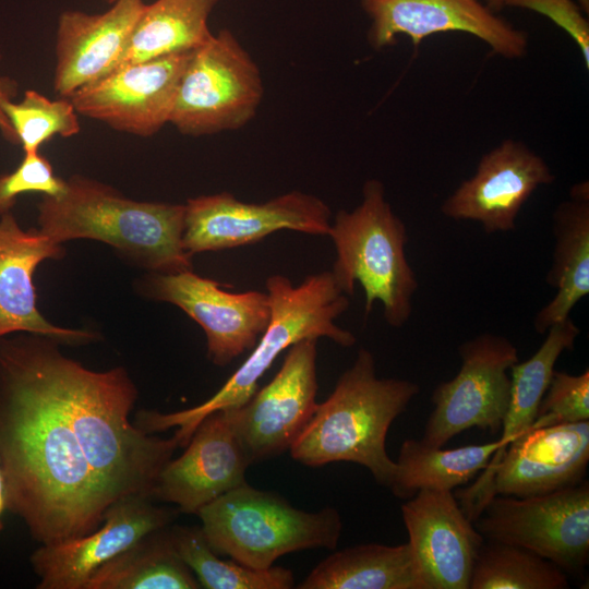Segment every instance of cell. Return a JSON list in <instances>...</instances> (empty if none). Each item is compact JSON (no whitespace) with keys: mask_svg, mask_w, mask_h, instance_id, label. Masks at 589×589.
I'll return each mask as SVG.
<instances>
[{"mask_svg":"<svg viewBox=\"0 0 589 589\" xmlns=\"http://www.w3.org/2000/svg\"><path fill=\"white\" fill-rule=\"evenodd\" d=\"M0 461L8 512L39 544L93 532L113 505L56 392L44 336L0 339Z\"/></svg>","mask_w":589,"mask_h":589,"instance_id":"obj_1","label":"cell"},{"mask_svg":"<svg viewBox=\"0 0 589 589\" xmlns=\"http://www.w3.org/2000/svg\"><path fill=\"white\" fill-rule=\"evenodd\" d=\"M271 317L251 354L227 382L202 404L173 412L143 410L136 425L147 433L176 428L179 447H185L199 424L214 411L244 404L259 388V381L277 357L296 342L326 337L341 347H352L356 336L335 324L349 308V299L337 286L330 271L308 276L293 286L283 275L266 279Z\"/></svg>","mask_w":589,"mask_h":589,"instance_id":"obj_2","label":"cell"},{"mask_svg":"<svg viewBox=\"0 0 589 589\" xmlns=\"http://www.w3.org/2000/svg\"><path fill=\"white\" fill-rule=\"evenodd\" d=\"M185 205L137 202L96 180L73 176L38 204L39 230L57 243L94 239L151 273L192 269L182 244Z\"/></svg>","mask_w":589,"mask_h":589,"instance_id":"obj_3","label":"cell"},{"mask_svg":"<svg viewBox=\"0 0 589 589\" xmlns=\"http://www.w3.org/2000/svg\"><path fill=\"white\" fill-rule=\"evenodd\" d=\"M419 392L414 382L377 377L373 354L360 348L289 448L291 457L309 467L358 464L388 488L396 462L386 452V435Z\"/></svg>","mask_w":589,"mask_h":589,"instance_id":"obj_4","label":"cell"},{"mask_svg":"<svg viewBox=\"0 0 589 589\" xmlns=\"http://www.w3.org/2000/svg\"><path fill=\"white\" fill-rule=\"evenodd\" d=\"M328 236L336 249L330 272L339 289L350 297L359 283L365 316L380 301L387 324L404 326L419 285L405 254L406 226L386 200L384 184L377 179L365 181L361 203L350 212L339 211Z\"/></svg>","mask_w":589,"mask_h":589,"instance_id":"obj_5","label":"cell"},{"mask_svg":"<svg viewBox=\"0 0 589 589\" xmlns=\"http://www.w3.org/2000/svg\"><path fill=\"white\" fill-rule=\"evenodd\" d=\"M211 548L255 569L280 556L310 549L334 550L342 530L338 510L305 512L280 495L247 482L220 495L197 514Z\"/></svg>","mask_w":589,"mask_h":589,"instance_id":"obj_6","label":"cell"},{"mask_svg":"<svg viewBox=\"0 0 589 589\" xmlns=\"http://www.w3.org/2000/svg\"><path fill=\"white\" fill-rule=\"evenodd\" d=\"M264 95L261 71L227 28L192 51L169 118L180 133L202 136L244 127Z\"/></svg>","mask_w":589,"mask_h":589,"instance_id":"obj_7","label":"cell"},{"mask_svg":"<svg viewBox=\"0 0 589 589\" xmlns=\"http://www.w3.org/2000/svg\"><path fill=\"white\" fill-rule=\"evenodd\" d=\"M473 525L484 540L521 546L581 577L589 562V483L527 497L495 495Z\"/></svg>","mask_w":589,"mask_h":589,"instance_id":"obj_8","label":"cell"},{"mask_svg":"<svg viewBox=\"0 0 589 589\" xmlns=\"http://www.w3.org/2000/svg\"><path fill=\"white\" fill-rule=\"evenodd\" d=\"M588 461L589 421L530 430L454 495L473 522L495 495L527 497L580 483Z\"/></svg>","mask_w":589,"mask_h":589,"instance_id":"obj_9","label":"cell"},{"mask_svg":"<svg viewBox=\"0 0 589 589\" xmlns=\"http://www.w3.org/2000/svg\"><path fill=\"white\" fill-rule=\"evenodd\" d=\"M458 353V373L432 393L433 410L421 441L433 447L472 428L496 433L507 411L508 371L518 362L517 347L504 336L483 333L460 345Z\"/></svg>","mask_w":589,"mask_h":589,"instance_id":"obj_10","label":"cell"},{"mask_svg":"<svg viewBox=\"0 0 589 589\" xmlns=\"http://www.w3.org/2000/svg\"><path fill=\"white\" fill-rule=\"evenodd\" d=\"M184 205L182 244L191 255L252 244L283 229L328 236L332 224L329 206L301 191L259 204L223 192L189 199Z\"/></svg>","mask_w":589,"mask_h":589,"instance_id":"obj_11","label":"cell"},{"mask_svg":"<svg viewBox=\"0 0 589 589\" xmlns=\"http://www.w3.org/2000/svg\"><path fill=\"white\" fill-rule=\"evenodd\" d=\"M317 339L288 348L273 380L241 406L225 410L250 464L280 455L302 433L317 402Z\"/></svg>","mask_w":589,"mask_h":589,"instance_id":"obj_12","label":"cell"},{"mask_svg":"<svg viewBox=\"0 0 589 589\" xmlns=\"http://www.w3.org/2000/svg\"><path fill=\"white\" fill-rule=\"evenodd\" d=\"M145 296L177 305L204 330L207 357L226 366L256 345L271 317L266 292H228L193 271L151 273L141 283Z\"/></svg>","mask_w":589,"mask_h":589,"instance_id":"obj_13","label":"cell"},{"mask_svg":"<svg viewBox=\"0 0 589 589\" xmlns=\"http://www.w3.org/2000/svg\"><path fill=\"white\" fill-rule=\"evenodd\" d=\"M192 51L119 67L71 97L79 115L115 130L152 136L169 123L178 84Z\"/></svg>","mask_w":589,"mask_h":589,"instance_id":"obj_14","label":"cell"},{"mask_svg":"<svg viewBox=\"0 0 589 589\" xmlns=\"http://www.w3.org/2000/svg\"><path fill=\"white\" fill-rule=\"evenodd\" d=\"M361 5L371 21L368 39L375 50L392 46L398 35L417 46L433 34L459 32L506 59H521L528 51V34L480 0H361Z\"/></svg>","mask_w":589,"mask_h":589,"instance_id":"obj_15","label":"cell"},{"mask_svg":"<svg viewBox=\"0 0 589 589\" xmlns=\"http://www.w3.org/2000/svg\"><path fill=\"white\" fill-rule=\"evenodd\" d=\"M555 179L548 163L524 142L507 139L485 153L474 173L442 203L441 212L455 220L481 224L491 235L507 232L537 189Z\"/></svg>","mask_w":589,"mask_h":589,"instance_id":"obj_16","label":"cell"},{"mask_svg":"<svg viewBox=\"0 0 589 589\" xmlns=\"http://www.w3.org/2000/svg\"><path fill=\"white\" fill-rule=\"evenodd\" d=\"M175 513L155 506L143 495L124 497L106 513L93 532L67 541L40 544L31 555L39 578L38 589H84L89 576L100 566L147 534L167 527Z\"/></svg>","mask_w":589,"mask_h":589,"instance_id":"obj_17","label":"cell"},{"mask_svg":"<svg viewBox=\"0 0 589 589\" xmlns=\"http://www.w3.org/2000/svg\"><path fill=\"white\" fill-rule=\"evenodd\" d=\"M401 517L425 589H469L484 538L454 492L421 490L401 505Z\"/></svg>","mask_w":589,"mask_h":589,"instance_id":"obj_18","label":"cell"},{"mask_svg":"<svg viewBox=\"0 0 589 589\" xmlns=\"http://www.w3.org/2000/svg\"><path fill=\"white\" fill-rule=\"evenodd\" d=\"M250 465L225 410L214 411L199 424L184 453L163 468L152 498L196 515L205 505L244 483Z\"/></svg>","mask_w":589,"mask_h":589,"instance_id":"obj_19","label":"cell"},{"mask_svg":"<svg viewBox=\"0 0 589 589\" xmlns=\"http://www.w3.org/2000/svg\"><path fill=\"white\" fill-rule=\"evenodd\" d=\"M144 5L143 0H116L103 13L67 10L59 15L53 73L58 95L70 98L118 67Z\"/></svg>","mask_w":589,"mask_h":589,"instance_id":"obj_20","label":"cell"},{"mask_svg":"<svg viewBox=\"0 0 589 589\" xmlns=\"http://www.w3.org/2000/svg\"><path fill=\"white\" fill-rule=\"evenodd\" d=\"M63 255L61 244L39 229L25 231L11 212L0 215V339L15 332L68 345L86 344L97 337L89 330L52 325L36 306V267L47 259Z\"/></svg>","mask_w":589,"mask_h":589,"instance_id":"obj_21","label":"cell"},{"mask_svg":"<svg viewBox=\"0 0 589 589\" xmlns=\"http://www.w3.org/2000/svg\"><path fill=\"white\" fill-rule=\"evenodd\" d=\"M555 245L545 280L556 289L554 298L536 315L533 327L544 334L569 316L589 293V183L581 181L553 214Z\"/></svg>","mask_w":589,"mask_h":589,"instance_id":"obj_22","label":"cell"},{"mask_svg":"<svg viewBox=\"0 0 589 589\" xmlns=\"http://www.w3.org/2000/svg\"><path fill=\"white\" fill-rule=\"evenodd\" d=\"M299 589H425L408 542L365 543L335 551L301 581Z\"/></svg>","mask_w":589,"mask_h":589,"instance_id":"obj_23","label":"cell"},{"mask_svg":"<svg viewBox=\"0 0 589 589\" xmlns=\"http://www.w3.org/2000/svg\"><path fill=\"white\" fill-rule=\"evenodd\" d=\"M219 1L155 0L145 3L117 68L201 47L213 35L208 19Z\"/></svg>","mask_w":589,"mask_h":589,"instance_id":"obj_24","label":"cell"},{"mask_svg":"<svg viewBox=\"0 0 589 589\" xmlns=\"http://www.w3.org/2000/svg\"><path fill=\"white\" fill-rule=\"evenodd\" d=\"M500 448L498 440L443 449L408 438L399 448L388 489L401 500H409L424 489L453 491L484 470Z\"/></svg>","mask_w":589,"mask_h":589,"instance_id":"obj_25","label":"cell"},{"mask_svg":"<svg viewBox=\"0 0 589 589\" xmlns=\"http://www.w3.org/2000/svg\"><path fill=\"white\" fill-rule=\"evenodd\" d=\"M196 577L177 553L167 527L97 568L84 589H197Z\"/></svg>","mask_w":589,"mask_h":589,"instance_id":"obj_26","label":"cell"},{"mask_svg":"<svg viewBox=\"0 0 589 589\" xmlns=\"http://www.w3.org/2000/svg\"><path fill=\"white\" fill-rule=\"evenodd\" d=\"M539 349L526 361L509 370L510 394L498 438L501 448L491 457H500L516 438L527 433L551 382L554 366L564 351L573 350L580 333L568 316L552 325Z\"/></svg>","mask_w":589,"mask_h":589,"instance_id":"obj_27","label":"cell"},{"mask_svg":"<svg viewBox=\"0 0 589 589\" xmlns=\"http://www.w3.org/2000/svg\"><path fill=\"white\" fill-rule=\"evenodd\" d=\"M171 542L205 589H289L293 574L283 566L255 569L233 560H221L207 543L201 527L172 526Z\"/></svg>","mask_w":589,"mask_h":589,"instance_id":"obj_28","label":"cell"},{"mask_svg":"<svg viewBox=\"0 0 589 589\" xmlns=\"http://www.w3.org/2000/svg\"><path fill=\"white\" fill-rule=\"evenodd\" d=\"M568 575L551 561L521 546L484 540L469 589H566Z\"/></svg>","mask_w":589,"mask_h":589,"instance_id":"obj_29","label":"cell"},{"mask_svg":"<svg viewBox=\"0 0 589 589\" xmlns=\"http://www.w3.org/2000/svg\"><path fill=\"white\" fill-rule=\"evenodd\" d=\"M2 110L24 154L38 153L41 145L56 135L72 137L81 131L79 113L70 98L52 100L27 89L21 101H4Z\"/></svg>","mask_w":589,"mask_h":589,"instance_id":"obj_30","label":"cell"},{"mask_svg":"<svg viewBox=\"0 0 589 589\" xmlns=\"http://www.w3.org/2000/svg\"><path fill=\"white\" fill-rule=\"evenodd\" d=\"M582 421H589V370L578 375L554 370L529 431Z\"/></svg>","mask_w":589,"mask_h":589,"instance_id":"obj_31","label":"cell"},{"mask_svg":"<svg viewBox=\"0 0 589 589\" xmlns=\"http://www.w3.org/2000/svg\"><path fill=\"white\" fill-rule=\"evenodd\" d=\"M65 185L67 180L53 173L50 161L40 152L24 154L12 172L0 175V215L11 212L21 194L36 192L58 196Z\"/></svg>","mask_w":589,"mask_h":589,"instance_id":"obj_32","label":"cell"},{"mask_svg":"<svg viewBox=\"0 0 589 589\" xmlns=\"http://www.w3.org/2000/svg\"><path fill=\"white\" fill-rule=\"evenodd\" d=\"M503 7L525 9L548 17L573 39L586 69L589 68V23L575 0H503Z\"/></svg>","mask_w":589,"mask_h":589,"instance_id":"obj_33","label":"cell"},{"mask_svg":"<svg viewBox=\"0 0 589 589\" xmlns=\"http://www.w3.org/2000/svg\"><path fill=\"white\" fill-rule=\"evenodd\" d=\"M2 59V53L0 49V61ZM17 95V83L9 76H0V133L13 145L19 144L17 136L14 129L9 122L7 116L2 110V104L7 100H12Z\"/></svg>","mask_w":589,"mask_h":589,"instance_id":"obj_34","label":"cell"},{"mask_svg":"<svg viewBox=\"0 0 589 589\" xmlns=\"http://www.w3.org/2000/svg\"><path fill=\"white\" fill-rule=\"evenodd\" d=\"M5 512H8L5 481H4V476H3L1 461H0V531L3 528V517H4Z\"/></svg>","mask_w":589,"mask_h":589,"instance_id":"obj_35","label":"cell"},{"mask_svg":"<svg viewBox=\"0 0 589 589\" xmlns=\"http://www.w3.org/2000/svg\"><path fill=\"white\" fill-rule=\"evenodd\" d=\"M484 3L496 13L504 9L503 0H484Z\"/></svg>","mask_w":589,"mask_h":589,"instance_id":"obj_36","label":"cell"},{"mask_svg":"<svg viewBox=\"0 0 589 589\" xmlns=\"http://www.w3.org/2000/svg\"><path fill=\"white\" fill-rule=\"evenodd\" d=\"M106 2H108L109 4H111L112 2H115L116 0H105Z\"/></svg>","mask_w":589,"mask_h":589,"instance_id":"obj_37","label":"cell"}]
</instances>
